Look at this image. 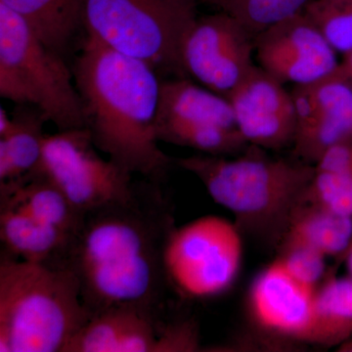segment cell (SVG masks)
<instances>
[{
  "label": "cell",
  "instance_id": "cell-29",
  "mask_svg": "<svg viewBox=\"0 0 352 352\" xmlns=\"http://www.w3.org/2000/svg\"><path fill=\"white\" fill-rule=\"evenodd\" d=\"M344 60L340 64V67L352 85V50L344 54Z\"/></svg>",
  "mask_w": 352,
  "mask_h": 352
},
{
  "label": "cell",
  "instance_id": "cell-26",
  "mask_svg": "<svg viewBox=\"0 0 352 352\" xmlns=\"http://www.w3.org/2000/svg\"><path fill=\"white\" fill-rule=\"evenodd\" d=\"M287 271L302 283L318 286L325 275L326 256L308 248L284 250L278 258Z\"/></svg>",
  "mask_w": 352,
  "mask_h": 352
},
{
  "label": "cell",
  "instance_id": "cell-17",
  "mask_svg": "<svg viewBox=\"0 0 352 352\" xmlns=\"http://www.w3.org/2000/svg\"><path fill=\"white\" fill-rule=\"evenodd\" d=\"M157 118L238 129L226 97L184 78L162 80Z\"/></svg>",
  "mask_w": 352,
  "mask_h": 352
},
{
  "label": "cell",
  "instance_id": "cell-24",
  "mask_svg": "<svg viewBox=\"0 0 352 352\" xmlns=\"http://www.w3.org/2000/svg\"><path fill=\"white\" fill-rule=\"evenodd\" d=\"M303 12L337 52L352 50V0H311Z\"/></svg>",
  "mask_w": 352,
  "mask_h": 352
},
{
  "label": "cell",
  "instance_id": "cell-22",
  "mask_svg": "<svg viewBox=\"0 0 352 352\" xmlns=\"http://www.w3.org/2000/svg\"><path fill=\"white\" fill-rule=\"evenodd\" d=\"M322 344H342L352 338V278H331L317 289Z\"/></svg>",
  "mask_w": 352,
  "mask_h": 352
},
{
  "label": "cell",
  "instance_id": "cell-20",
  "mask_svg": "<svg viewBox=\"0 0 352 352\" xmlns=\"http://www.w3.org/2000/svg\"><path fill=\"white\" fill-rule=\"evenodd\" d=\"M85 0H0L19 14L50 50L64 57L82 25Z\"/></svg>",
  "mask_w": 352,
  "mask_h": 352
},
{
  "label": "cell",
  "instance_id": "cell-12",
  "mask_svg": "<svg viewBox=\"0 0 352 352\" xmlns=\"http://www.w3.org/2000/svg\"><path fill=\"white\" fill-rule=\"evenodd\" d=\"M317 289L292 276L277 259L254 280L249 294L250 314L264 332L322 344Z\"/></svg>",
  "mask_w": 352,
  "mask_h": 352
},
{
  "label": "cell",
  "instance_id": "cell-4",
  "mask_svg": "<svg viewBox=\"0 0 352 352\" xmlns=\"http://www.w3.org/2000/svg\"><path fill=\"white\" fill-rule=\"evenodd\" d=\"M252 145L236 159L195 155L177 161L199 178L208 195L232 212L237 226L283 237L294 212L305 203L315 166L273 159Z\"/></svg>",
  "mask_w": 352,
  "mask_h": 352
},
{
  "label": "cell",
  "instance_id": "cell-1",
  "mask_svg": "<svg viewBox=\"0 0 352 352\" xmlns=\"http://www.w3.org/2000/svg\"><path fill=\"white\" fill-rule=\"evenodd\" d=\"M157 71L87 36L74 67L85 129L97 149L129 171L154 178L170 157L159 147Z\"/></svg>",
  "mask_w": 352,
  "mask_h": 352
},
{
  "label": "cell",
  "instance_id": "cell-5",
  "mask_svg": "<svg viewBox=\"0 0 352 352\" xmlns=\"http://www.w3.org/2000/svg\"><path fill=\"white\" fill-rule=\"evenodd\" d=\"M0 95L38 109L59 131L85 129L82 101L63 57L0 3Z\"/></svg>",
  "mask_w": 352,
  "mask_h": 352
},
{
  "label": "cell",
  "instance_id": "cell-2",
  "mask_svg": "<svg viewBox=\"0 0 352 352\" xmlns=\"http://www.w3.org/2000/svg\"><path fill=\"white\" fill-rule=\"evenodd\" d=\"M143 207L138 193L127 203L90 212L61 265L75 273L92 314L113 307L151 310L164 278L168 231Z\"/></svg>",
  "mask_w": 352,
  "mask_h": 352
},
{
  "label": "cell",
  "instance_id": "cell-27",
  "mask_svg": "<svg viewBox=\"0 0 352 352\" xmlns=\"http://www.w3.org/2000/svg\"><path fill=\"white\" fill-rule=\"evenodd\" d=\"M199 347L198 333L193 324L184 322L159 331L155 352L196 351Z\"/></svg>",
  "mask_w": 352,
  "mask_h": 352
},
{
  "label": "cell",
  "instance_id": "cell-23",
  "mask_svg": "<svg viewBox=\"0 0 352 352\" xmlns=\"http://www.w3.org/2000/svg\"><path fill=\"white\" fill-rule=\"evenodd\" d=\"M235 18L254 38L270 25L302 12L311 0H199Z\"/></svg>",
  "mask_w": 352,
  "mask_h": 352
},
{
  "label": "cell",
  "instance_id": "cell-9",
  "mask_svg": "<svg viewBox=\"0 0 352 352\" xmlns=\"http://www.w3.org/2000/svg\"><path fill=\"white\" fill-rule=\"evenodd\" d=\"M254 41L228 14L219 11L198 17L183 41V73L226 98L256 66Z\"/></svg>",
  "mask_w": 352,
  "mask_h": 352
},
{
  "label": "cell",
  "instance_id": "cell-18",
  "mask_svg": "<svg viewBox=\"0 0 352 352\" xmlns=\"http://www.w3.org/2000/svg\"><path fill=\"white\" fill-rule=\"evenodd\" d=\"M352 241V217L305 203L294 212L281 239V251L308 248L326 258L344 254Z\"/></svg>",
  "mask_w": 352,
  "mask_h": 352
},
{
  "label": "cell",
  "instance_id": "cell-28",
  "mask_svg": "<svg viewBox=\"0 0 352 352\" xmlns=\"http://www.w3.org/2000/svg\"><path fill=\"white\" fill-rule=\"evenodd\" d=\"M315 168L352 175V133L331 147Z\"/></svg>",
  "mask_w": 352,
  "mask_h": 352
},
{
  "label": "cell",
  "instance_id": "cell-8",
  "mask_svg": "<svg viewBox=\"0 0 352 352\" xmlns=\"http://www.w3.org/2000/svg\"><path fill=\"white\" fill-rule=\"evenodd\" d=\"M97 150L85 127L46 134L38 164L27 176L52 183L85 217L131 201L138 194L131 173Z\"/></svg>",
  "mask_w": 352,
  "mask_h": 352
},
{
  "label": "cell",
  "instance_id": "cell-31",
  "mask_svg": "<svg viewBox=\"0 0 352 352\" xmlns=\"http://www.w3.org/2000/svg\"><path fill=\"white\" fill-rule=\"evenodd\" d=\"M339 351L344 352H352V338L351 339L347 340L346 342H342L340 344Z\"/></svg>",
  "mask_w": 352,
  "mask_h": 352
},
{
  "label": "cell",
  "instance_id": "cell-3",
  "mask_svg": "<svg viewBox=\"0 0 352 352\" xmlns=\"http://www.w3.org/2000/svg\"><path fill=\"white\" fill-rule=\"evenodd\" d=\"M92 315L68 267L2 254L0 352H65Z\"/></svg>",
  "mask_w": 352,
  "mask_h": 352
},
{
  "label": "cell",
  "instance_id": "cell-21",
  "mask_svg": "<svg viewBox=\"0 0 352 352\" xmlns=\"http://www.w3.org/2000/svg\"><path fill=\"white\" fill-rule=\"evenodd\" d=\"M156 134L159 141L212 156H228L250 145L238 129L175 119L156 118Z\"/></svg>",
  "mask_w": 352,
  "mask_h": 352
},
{
  "label": "cell",
  "instance_id": "cell-25",
  "mask_svg": "<svg viewBox=\"0 0 352 352\" xmlns=\"http://www.w3.org/2000/svg\"><path fill=\"white\" fill-rule=\"evenodd\" d=\"M305 201L352 217V175L315 168Z\"/></svg>",
  "mask_w": 352,
  "mask_h": 352
},
{
  "label": "cell",
  "instance_id": "cell-30",
  "mask_svg": "<svg viewBox=\"0 0 352 352\" xmlns=\"http://www.w3.org/2000/svg\"><path fill=\"white\" fill-rule=\"evenodd\" d=\"M344 258H346V263L347 270H349V277L352 278V241L349 247L347 248L346 252H344Z\"/></svg>",
  "mask_w": 352,
  "mask_h": 352
},
{
  "label": "cell",
  "instance_id": "cell-13",
  "mask_svg": "<svg viewBox=\"0 0 352 352\" xmlns=\"http://www.w3.org/2000/svg\"><path fill=\"white\" fill-rule=\"evenodd\" d=\"M238 129L250 145L279 150L293 145L296 111L283 83L254 66L226 97Z\"/></svg>",
  "mask_w": 352,
  "mask_h": 352
},
{
  "label": "cell",
  "instance_id": "cell-19",
  "mask_svg": "<svg viewBox=\"0 0 352 352\" xmlns=\"http://www.w3.org/2000/svg\"><path fill=\"white\" fill-rule=\"evenodd\" d=\"M46 120L38 109L18 105L0 134V184L18 182L34 171L43 153Z\"/></svg>",
  "mask_w": 352,
  "mask_h": 352
},
{
  "label": "cell",
  "instance_id": "cell-11",
  "mask_svg": "<svg viewBox=\"0 0 352 352\" xmlns=\"http://www.w3.org/2000/svg\"><path fill=\"white\" fill-rule=\"evenodd\" d=\"M254 44L258 66L283 85L314 82L340 66L337 51L303 11L270 25Z\"/></svg>",
  "mask_w": 352,
  "mask_h": 352
},
{
  "label": "cell",
  "instance_id": "cell-10",
  "mask_svg": "<svg viewBox=\"0 0 352 352\" xmlns=\"http://www.w3.org/2000/svg\"><path fill=\"white\" fill-rule=\"evenodd\" d=\"M296 111L293 154L316 166L326 152L352 133V85L340 67L291 91Z\"/></svg>",
  "mask_w": 352,
  "mask_h": 352
},
{
  "label": "cell",
  "instance_id": "cell-6",
  "mask_svg": "<svg viewBox=\"0 0 352 352\" xmlns=\"http://www.w3.org/2000/svg\"><path fill=\"white\" fill-rule=\"evenodd\" d=\"M199 0H85L87 36L157 72L184 76L183 41L197 16Z\"/></svg>",
  "mask_w": 352,
  "mask_h": 352
},
{
  "label": "cell",
  "instance_id": "cell-16",
  "mask_svg": "<svg viewBox=\"0 0 352 352\" xmlns=\"http://www.w3.org/2000/svg\"><path fill=\"white\" fill-rule=\"evenodd\" d=\"M0 205L20 208L73 239L85 219L57 187L38 176L0 184Z\"/></svg>",
  "mask_w": 352,
  "mask_h": 352
},
{
  "label": "cell",
  "instance_id": "cell-7",
  "mask_svg": "<svg viewBox=\"0 0 352 352\" xmlns=\"http://www.w3.org/2000/svg\"><path fill=\"white\" fill-rule=\"evenodd\" d=\"M239 226L205 215L168 231L164 241V278L189 298H214L235 281L242 264Z\"/></svg>",
  "mask_w": 352,
  "mask_h": 352
},
{
  "label": "cell",
  "instance_id": "cell-14",
  "mask_svg": "<svg viewBox=\"0 0 352 352\" xmlns=\"http://www.w3.org/2000/svg\"><path fill=\"white\" fill-rule=\"evenodd\" d=\"M157 333L151 310L109 308L92 315L65 352H155Z\"/></svg>",
  "mask_w": 352,
  "mask_h": 352
},
{
  "label": "cell",
  "instance_id": "cell-15",
  "mask_svg": "<svg viewBox=\"0 0 352 352\" xmlns=\"http://www.w3.org/2000/svg\"><path fill=\"white\" fill-rule=\"evenodd\" d=\"M0 239L6 256L31 263L61 264L73 238L20 208L0 205Z\"/></svg>",
  "mask_w": 352,
  "mask_h": 352
}]
</instances>
